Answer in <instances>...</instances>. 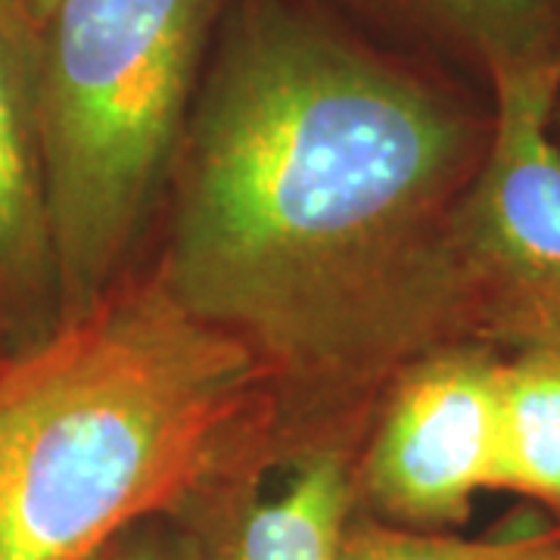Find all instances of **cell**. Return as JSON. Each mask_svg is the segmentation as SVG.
<instances>
[{
  "instance_id": "cell-1",
  "label": "cell",
  "mask_w": 560,
  "mask_h": 560,
  "mask_svg": "<svg viewBox=\"0 0 560 560\" xmlns=\"http://www.w3.org/2000/svg\"><path fill=\"white\" fill-rule=\"evenodd\" d=\"M489 138L492 97L253 7L187 119L160 283L271 371L401 368L445 346L442 231Z\"/></svg>"
},
{
  "instance_id": "cell-2",
  "label": "cell",
  "mask_w": 560,
  "mask_h": 560,
  "mask_svg": "<svg viewBox=\"0 0 560 560\" xmlns=\"http://www.w3.org/2000/svg\"><path fill=\"white\" fill-rule=\"evenodd\" d=\"M271 368L160 283L0 361V560H91L265 470Z\"/></svg>"
},
{
  "instance_id": "cell-3",
  "label": "cell",
  "mask_w": 560,
  "mask_h": 560,
  "mask_svg": "<svg viewBox=\"0 0 560 560\" xmlns=\"http://www.w3.org/2000/svg\"><path fill=\"white\" fill-rule=\"evenodd\" d=\"M212 0H57L40 25V138L57 327L113 290L175 168Z\"/></svg>"
},
{
  "instance_id": "cell-4",
  "label": "cell",
  "mask_w": 560,
  "mask_h": 560,
  "mask_svg": "<svg viewBox=\"0 0 560 560\" xmlns=\"http://www.w3.org/2000/svg\"><path fill=\"white\" fill-rule=\"evenodd\" d=\"M486 84L492 138L442 231L445 346L560 352V60Z\"/></svg>"
},
{
  "instance_id": "cell-5",
  "label": "cell",
  "mask_w": 560,
  "mask_h": 560,
  "mask_svg": "<svg viewBox=\"0 0 560 560\" xmlns=\"http://www.w3.org/2000/svg\"><path fill=\"white\" fill-rule=\"evenodd\" d=\"M501 352L442 346L408 364L352 464L355 508L420 533H455L495 489Z\"/></svg>"
},
{
  "instance_id": "cell-6",
  "label": "cell",
  "mask_w": 560,
  "mask_h": 560,
  "mask_svg": "<svg viewBox=\"0 0 560 560\" xmlns=\"http://www.w3.org/2000/svg\"><path fill=\"white\" fill-rule=\"evenodd\" d=\"M38 66L40 25L20 0H0V312L57 330Z\"/></svg>"
},
{
  "instance_id": "cell-7",
  "label": "cell",
  "mask_w": 560,
  "mask_h": 560,
  "mask_svg": "<svg viewBox=\"0 0 560 560\" xmlns=\"http://www.w3.org/2000/svg\"><path fill=\"white\" fill-rule=\"evenodd\" d=\"M352 508V460L340 448H320L296 464L275 495L259 492L256 477L194 526L212 545L215 560H334Z\"/></svg>"
},
{
  "instance_id": "cell-8",
  "label": "cell",
  "mask_w": 560,
  "mask_h": 560,
  "mask_svg": "<svg viewBox=\"0 0 560 560\" xmlns=\"http://www.w3.org/2000/svg\"><path fill=\"white\" fill-rule=\"evenodd\" d=\"M495 489L539 501L560 521V352L501 359Z\"/></svg>"
},
{
  "instance_id": "cell-9",
  "label": "cell",
  "mask_w": 560,
  "mask_h": 560,
  "mask_svg": "<svg viewBox=\"0 0 560 560\" xmlns=\"http://www.w3.org/2000/svg\"><path fill=\"white\" fill-rule=\"evenodd\" d=\"M482 79L517 62L560 60V0H399Z\"/></svg>"
},
{
  "instance_id": "cell-10",
  "label": "cell",
  "mask_w": 560,
  "mask_h": 560,
  "mask_svg": "<svg viewBox=\"0 0 560 560\" xmlns=\"http://www.w3.org/2000/svg\"><path fill=\"white\" fill-rule=\"evenodd\" d=\"M514 539H464L458 533H420L386 523L361 508L342 523L334 560H508Z\"/></svg>"
},
{
  "instance_id": "cell-11",
  "label": "cell",
  "mask_w": 560,
  "mask_h": 560,
  "mask_svg": "<svg viewBox=\"0 0 560 560\" xmlns=\"http://www.w3.org/2000/svg\"><path fill=\"white\" fill-rule=\"evenodd\" d=\"M91 560H215V555L194 523L153 517L119 533Z\"/></svg>"
},
{
  "instance_id": "cell-12",
  "label": "cell",
  "mask_w": 560,
  "mask_h": 560,
  "mask_svg": "<svg viewBox=\"0 0 560 560\" xmlns=\"http://www.w3.org/2000/svg\"><path fill=\"white\" fill-rule=\"evenodd\" d=\"M508 560H560V521L539 533L517 536Z\"/></svg>"
},
{
  "instance_id": "cell-13",
  "label": "cell",
  "mask_w": 560,
  "mask_h": 560,
  "mask_svg": "<svg viewBox=\"0 0 560 560\" xmlns=\"http://www.w3.org/2000/svg\"><path fill=\"white\" fill-rule=\"evenodd\" d=\"M20 7L32 16V20L44 25V20L50 16V10L57 7V0H20Z\"/></svg>"
}]
</instances>
